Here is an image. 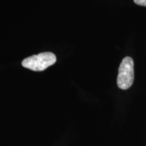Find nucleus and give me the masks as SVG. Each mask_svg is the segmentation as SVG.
Instances as JSON below:
<instances>
[{
  "label": "nucleus",
  "mask_w": 146,
  "mask_h": 146,
  "mask_svg": "<svg viewBox=\"0 0 146 146\" xmlns=\"http://www.w3.org/2000/svg\"><path fill=\"white\" fill-rule=\"evenodd\" d=\"M56 62V56L52 52H43L38 55L27 58L22 62L25 68L33 71H43L54 64Z\"/></svg>",
  "instance_id": "f257e3e1"
},
{
  "label": "nucleus",
  "mask_w": 146,
  "mask_h": 146,
  "mask_svg": "<svg viewBox=\"0 0 146 146\" xmlns=\"http://www.w3.org/2000/svg\"><path fill=\"white\" fill-rule=\"evenodd\" d=\"M134 81V62L131 57H125L122 60L118 68L117 85L126 90L132 86Z\"/></svg>",
  "instance_id": "f03ea898"
},
{
  "label": "nucleus",
  "mask_w": 146,
  "mask_h": 146,
  "mask_svg": "<svg viewBox=\"0 0 146 146\" xmlns=\"http://www.w3.org/2000/svg\"><path fill=\"white\" fill-rule=\"evenodd\" d=\"M136 4L146 6V0H133Z\"/></svg>",
  "instance_id": "7ed1b4c3"
}]
</instances>
